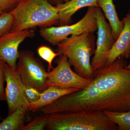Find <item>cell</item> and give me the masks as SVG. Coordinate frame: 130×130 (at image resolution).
<instances>
[{
    "mask_svg": "<svg viewBox=\"0 0 130 130\" xmlns=\"http://www.w3.org/2000/svg\"><path fill=\"white\" fill-rule=\"evenodd\" d=\"M125 59L120 56L111 64L93 72L92 82L113 111L130 110V69Z\"/></svg>",
    "mask_w": 130,
    "mask_h": 130,
    "instance_id": "6da1fadb",
    "label": "cell"
},
{
    "mask_svg": "<svg viewBox=\"0 0 130 130\" xmlns=\"http://www.w3.org/2000/svg\"><path fill=\"white\" fill-rule=\"evenodd\" d=\"M9 12L13 18L12 31L50 27L59 23L58 8L48 0H21Z\"/></svg>",
    "mask_w": 130,
    "mask_h": 130,
    "instance_id": "7a4b0ae2",
    "label": "cell"
},
{
    "mask_svg": "<svg viewBox=\"0 0 130 130\" xmlns=\"http://www.w3.org/2000/svg\"><path fill=\"white\" fill-rule=\"evenodd\" d=\"M95 37L93 33L72 35L57 44L58 52L65 55L74 72L86 78L93 79L91 58L95 52Z\"/></svg>",
    "mask_w": 130,
    "mask_h": 130,
    "instance_id": "3957f363",
    "label": "cell"
},
{
    "mask_svg": "<svg viewBox=\"0 0 130 130\" xmlns=\"http://www.w3.org/2000/svg\"><path fill=\"white\" fill-rule=\"evenodd\" d=\"M48 115L47 130H118L117 125L103 111L63 112Z\"/></svg>",
    "mask_w": 130,
    "mask_h": 130,
    "instance_id": "277c9868",
    "label": "cell"
},
{
    "mask_svg": "<svg viewBox=\"0 0 130 130\" xmlns=\"http://www.w3.org/2000/svg\"><path fill=\"white\" fill-rule=\"evenodd\" d=\"M96 7H89L85 16L78 22L73 24L43 27L39 31L40 36L52 45H57L70 36L79 35L89 32L94 33L97 30Z\"/></svg>",
    "mask_w": 130,
    "mask_h": 130,
    "instance_id": "5b68a950",
    "label": "cell"
},
{
    "mask_svg": "<svg viewBox=\"0 0 130 130\" xmlns=\"http://www.w3.org/2000/svg\"><path fill=\"white\" fill-rule=\"evenodd\" d=\"M16 71L25 86H31L42 92L48 86L47 72L43 64L29 50L19 52Z\"/></svg>",
    "mask_w": 130,
    "mask_h": 130,
    "instance_id": "8992f818",
    "label": "cell"
},
{
    "mask_svg": "<svg viewBox=\"0 0 130 130\" xmlns=\"http://www.w3.org/2000/svg\"><path fill=\"white\" fill-rule=\"evenodd\" d=\"M48 86H55L63 88L83 89L88 87L92 79H86L72 71L67 57L61 55L58 64L50 71L47 72Z\"/></svg>",
    "mask_w": 130,
    "mask_h": 130,
    "instance_id": "52a82bcc",
    "label": "cell"
},
{
    "mask_svg": "<svg viewBox=\"0 0 130 130\" xmlns=\"http://www.w3.org/2000/svg\"><path fill=\"white\" fill-rule=\"evenodd\" d=\"M96 17L97 38L95 52L91 60L93 72L106 65L108 54L116 41L111 26L106 21V17L100 7H96Z\"/></svg>",
    "mask_w": 130,
    "mask_h": 130,
    "instance_id": "ba28073f",
    "label": "cell"
},
{
    "mask_svg": "<svg viewBox=\"0 0 130 130\" xmlns=\"http://www.w3.org/2000/svg\"><path fill=\"white\" fill-rule=\"evenodd\" d=\"M5 77L6 86L5 94L8 114L21 107L29 111L30 103L25 96L24 85L16 70L13 69L7 63Z\"/></svg>",
    "mask_w": 130,
    "mask_h": 130,
    "instance_id": "9c48e42d",
    "label": "cell"
},
{
    "mask_svg": "<svg viewBox=\"0 0 130 130\" xmlns=\"http://www.w3.org/2000/svg\"><path fill=\"white\" fill-rule=\"evenodd\" d=\"M34 31L30 29L10 31L0 37V58L16 70L20 44L28 38L35 36Z\"/></svg>",
    "mask_w": 130,
    "mask_h": 130,
    "instance_id": "30bf717a",
    "label": "cell"
},
{
    "mask_svg": "<svg viewBox=\"0 0 130 130\" xmlns=\"http://www.w3.org/2000/svg\"><path fill=\"white\" fill-rule=\"evenodd\" d=\"M122 21L124 24V28L108 54L106 64L112 63L120 56H122L125 59L130 57V11Z\"/></svg>",
    "mask_w": 130,
    "mask_h": 130,
    "instance_id": "8fae6325",
    "label": "cell"
},
{
    "mask_svg": "<svg viewBox=\"0 0 130 130\" xmlns=\"http://www.w3.org/2000/svg\"><path fill=\"white\" fill-rule=\"evenodd\" d=\"M98 0H70L56 6L59 15V26L68 25L73 15L83 8L98 7Z\"/></svg>",
    "mask_w": 130,
    "mask_h": 130,
    "instance_id": "7c38bea8",
    "label": "cell"
},
{
    "mask_svg": "<svg viewBox=\"0 0 130 130\" xmlns=\"http://www.w3.org/2000/svg\"><path fill=\"white\" fill-rule=\"evenodd\" d=\"M77 88H63L55 86H49L41 93L40 98L30 103L29 111L35 112L50 105L63 96L79 90Z\"/></svg>",
    "mask_w": 130,
    "mask_h": 130,
    "instance_id": "4fadbf2b",
    "label": "cell"
},
{
    "mask_svg": "<svg viewBox=\"0 0 130 130\" xmlns=\"http://www.w3.org/2000/svg\"><path fill=\"white\" fill-rule=\"evenodd\" d=\"M98 5L109 21L115 40L118 38L123 28V21L119 19L113 0H98Z\"/></svg>",
    "mask_w": 130,
    "mask_h": 130,
    "instance_id": "5bb4252c",
    "label": "cell"
},
{
    "mask_svg": "<svg viewBox=\"0 0 130 130\" xmlns=\"http://www.w3.org/2000/svg\"><path fill=\"white\" fill-rule=\"evenodd\" d=\"M28 111L21 107L0 122V130H21L25 125L27 112Z\"/></svg>",
    "mask_w": 130,
    "mask_h": 130,
    "instance_id": "9a60e30c",
    "label": "cell"
},
{
    "mask_svg": "<svg viewBox=\"0 0 130 130\" xmlns=\"http://www.w3.org/2000/svg\"><path fill=\"white\" fill-rule=\"evenodd\" d=\"M103 113L117 125L119 130H130V110L125 112L105 111Z\"/></svg>",
    "mask_w": 130,
    "mask_h": 130,
    "instance_id": "2e32d148",
    "label": "cell"
},
{
    "mask_svg": "<svg viewBox=\"0 0 130 130\" xmlns=\"http://www.w3.org/2000/svg\"><path fill=\"white\" fill-rule=\"evenodd\" d=\"M37 53L40 57L47 63L48 64L47 71L48 72L53 69L52 63L54 59L56 56L61 55L59 52L55 53L51 48L44 45L40 46L38 48Z\"/></svg>",
    "mask_w": 130,
    "mask_h": 130,
    "instance_id": "e0dca14e",
    "label": "cell"
},
{
    "mask_svg": "<svg viewBox=\"0 0 130 130\" xmlns=\"http://www.w3.org/2000/svg\"><path fill=\"white\" fill-rule=\"evenodd\" d=\"M48 115L43 113L35 117L26 124L21 130H43L46 129L47 124Z\"/></svg>",
    "mask_w": 130,
    "mask_h": 130,
    "instance_id": "ac0fdd59",
    "label": "cell"
},
{
    "mask_svg": "<svg viewBox=\"0 0 130 130\" xmlns=\"http://www.w3.org/2000/svg\"><path fill=\"white\" fill-rule=\"evenodd\" d=\"M13 24V17L9 12L0 15V37L11 31Z\"/></svg>",
    "mask_w": 130,
    "mask_h": 130,
    "instance_id": "d6986e66",
    "label": "cell"
},
{
    "mask_svg": "<svg viewBox=\"0 0 130 130\" xmlns=\"http://www.w3.org/2000/svg\"><path fill=\"white\" fill-rule=\"evenodd\" d=\"M6 63L0 58V101H6L4 84L6 82L5 69Z\"/></svg>",
    "mask_w": 130,
    "mask_h": 130,
    "instance_id": "ffe728a7",
    "label": "cell"
},
{
    "mask_svg": "<svg viewBox=\"0 0 130 130\" xmlns=\"http://www.w3.org/2000/svg\"><path fill=\"white\" fill-rule=\"evenodd\" d=\"M24 91L26 96L30 104L37 101L41 93L36 89L28 86H25Z\"/></svg>",
    "mask_w": 130,
    "mask_h": 130,
    "instance_id": "44dd1931",
    "label": "cell"
},
{
    "mask_svg": "<svg viewBox=\"0 0 130 130\" xmlns=\"http://www.w3.org/2000/svg\"><path fill=\"white\" fill-rule=\"evenodd\" d=\"M21 1V0H0V8L4 12L7 11L9 9L11 11Z\"/></svg>",
    "mask_w": 130,
    "mask_h": 130,
    "instance_id": "7402d4cb",
    "label": "cell"
},
{
    "mask_svg": "<svg viewBox=\"0 0 130 130\" xmlns=\"http://www.w3.org/2000/svg\"><path fill=\"white\" fill-rule=\"evenodd\" d=\"M48 1L52 5H55V6L64 3L63 0H48Z\"/></svg>",
    "mask_w": 130,
    "mask_h": 130,
    "instance_id": "603a6c76",
    "label": "cell"
},
{
    "mask_svg": "<svg viewBox=\"0 0 130 130\" xmlns=\"http://www.w3.org/2000/svg\"><path fill=\"white\" fill-rule=\"evenodd\" d=\"M129 11H130V9H129ZM127 68H128V69H130V60L129 62V63H128V66H127Z\"/></svg>",
    "mask_w": 130,
    "mask_h": 130,
    "instance_id": "cb8c5ba5",
    "label": "cell"
},
{
    "mask_svg": "<svg viewBox=\"0 0 130 130\" xmlns=\"http://www.w3.org/2000/svg\"><path fill=\"white\" fill-rule=\"evenodd\" d=\"M4 11H3L1 9V8H0V15H1V14H2V13H4Z\"/></svg>",
    "mask_w": 130,
    "mask_h": 130,
    "instance_id": "d4e9b609",
    "label": "cell"
},
{
    "mask_svg": "<svg viewBox=\"0 0 130 130\" xmlns=\"http://www.w3.org/2000/svg\"><path fill=\"white\" fill-rule=\"evenodd\" d=\"M70 1V0H63V2H68V1Z\"/></svg>",
    "mask_w": 130,
    "mask_h": 130,
    "instance_id": "484cf974",
    "label": "cell"
},
{
    "mask_svg": "<svg viewBox=\"0 0 130 130\" xmlns=\"http://www.w3.org/2000/svg\"><path fill=\"white\" fill-rule=\"evenodd\" d=\"M3 120V119L2 118V117H1V116H0V121H1V120Z\"/></svg>",
    "mask_w": 130,
    "mask_h": 130,
    "instance_id": "4316f807",
    "label": "cell"
}]
</instances>
